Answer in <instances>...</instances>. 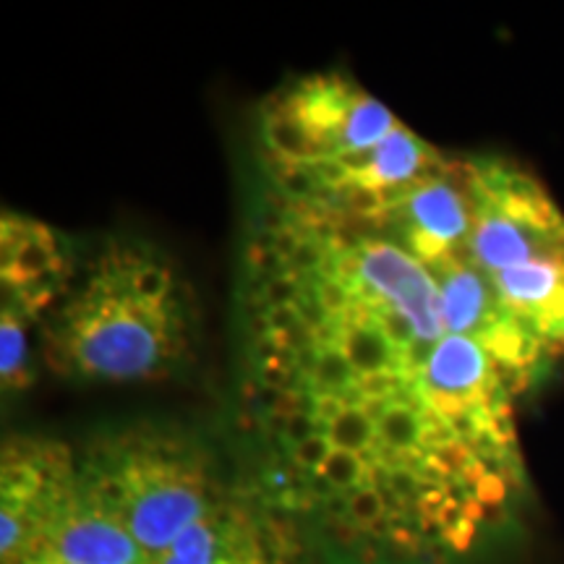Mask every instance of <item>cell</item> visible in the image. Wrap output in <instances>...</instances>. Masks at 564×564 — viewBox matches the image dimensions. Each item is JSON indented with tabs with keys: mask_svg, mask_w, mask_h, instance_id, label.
I'll list each match as a JSON object with an SVG mask.
<instances>
[{
	"mask_svg": "<svg viewBox=\"0 0 564 564\" xmlns=\"http://www.w3.org/2000/svg\"><path fill=\"white\" fill-rule=\"evenodd\" d=\"M358 278L405 314L419 343H440L444 337L442 291L426 267L390 243L364 246L358 257Z\"/></svg>",
	"mask_w": 564,
	"mask_h": 564,
	"instance_id": "obj_1",
	"label": "cell"
},
{
	"mask_svg": "<svg viewBox=\"0 0 564 564\" xmlns=\"http://www.w3.org/2000/svg\"><path fill=\"white\" fill-rule=\"evenodd\" d=\"M79 358L89 371L110 379L144 377L160 358L158 335L129 312L91 322L79 337Z\"/></svg>",
	"mask_w": 564,
	"mask_h": 564,
	"instance_id": "obj_2",
	"label": "cell"
},
{
	"mask_svg": "<svg viewBox=\"0 0 564 564\" xmlns=\"http://www.w3.org/2000/svg\"><path fill=\"white\" fill-rule=\"evenodd\" d=\"M204 502L188 486H160L133 502L129 533L139 546L150 552H165L188 528L202 523Z\"/></svg>",
	"mask_w": 564,
	"mask_h": 564,
	"instance_id": "obj_3",
	"label": "cell"
},
{
	"mask_svg": "<svg viewBox=\"0 0 564 564\" xmlns=\"http://www.w3.org/2000/svg\"><path fill=\"white\" fill-rule=\"evenodd\" d=\"M489 379V361L484 345L465 335H444L429 361L423 366V382L429 392L447 394V398H474Z\"/></svg>",
	"mask_w": 564,
	"mask_h": 564,
	"instance_id": "obj_4",
	"label": "cell"
},
{
	"mask_svg": "<svg viewBox=\"0 0 564 564\" xmlns=\"http://www.w3.org/2000/svg\"><path fill=\"white\" fill-rule=\"evenodd\" d=\"M533 230L544 232V228H539V225L514 220V217L499 207L486 209L474 228L470 251H474L476 262L484 270L505 272L510 267L539 259L535 257L539 241H533Z\"/></svg>",
	"mask_w": 564,
	"mask_h": 564,
	"instance_id": "obj_5",
	"label": "cell"
},
{
	"mask_svg": "<svg viewBox=\"0 0 564 564\" xmlns=\"http://www.w3.org/2000/svg\"><path fill=\"white\" fill-rule=\"evenodd\" d=\"M63 564H141L137 539L110 520H76L58 539Z\"/></svg>",
	"mask_w": 564,
	"mask_h": 564,
	"instance_id": "obj_6",
	"label": "cell"
},
{
	"mask_svg": "<svg viewBox=\"0 0 564 564\" xmlns=\"http://www.w3.org/2000/svg\"><path fill=\"white\" fill-rule=\"evenodd\" d=\"M411 215L419 230L453 246L468 232V209L453 183H426L411 194Z\"/></svg>",
	"mask_w": 564,
	"mask_h": 564,
	"instance_id": "obj_7",
	"label": "cell"
},
{
	"mask_svg": "<svg viewBox=\"0 0 564 564\" xmlns=\"http://www.w3.org/2000/svg\"><path fill=\"white\" fill-rule=\"evenodd\" d=\"M444 329L449 335L474 333L489 319V291L478 272L468 267H455L447 272L442 285Z\"/></svg>",
	"mask_w": 564,
	"mask_h": 564,
	"instance_id": "obj_8",
	"label": "cell"
},
{
	"mask_svg": "<svg viewBox=\"0 0 564 564\" xmlns=\"http://www.w3.org/2000/svg\"><path fill=\"white\" fill-rule=\"evenodd\" d=\"M423 167V150L419 141L413 139L411 131L394 129L392 133L373 147V165L369 175L358 183H369V186H398L413 178Z\"/></svg>",
	"mask_w": 564,
	"mask_h": 564,
	"instance_id": "obj_9",
	"label": "cell"
},
{
	"mask_svg": "<svg viewBox=\"0 0 564 564\" xmlns=\"http://www.w3.org/2000/svg\"><path fill=\"white\" fill-rule=\"evenodd\" d=\"M394 129L398 126H394L392 112L382 102L361 97L345 116L340 141L345 150H373Z\"/></svg>",
	"mask_w": 564,
	"mask_h": 564,
	"instance_id": "obj_10",
	"label": "cell"
},
{
	"mask_svg": "<svg viewBox=\"0 0 564 564\" xmlns=\"http://www.w3.org/2000/svg\"><path fill=\"white\" fill-rule=\"evenodd\" d=\"M390 340L382 335L377 322L369 324H350V329L345 333L343 350L348 356V361L356 373L369 377V373H379L390 366Z\"/></svg>",
	"mask_w": 564,
	"mask_h": 564,
	"instance_id": "obj_11",
	"label": "cell"
},
{
	"mask_svg": "<svg viewBox=\"0 0 564 564\" xmlns=\"http://www.w3.org/2000/svg\"><path fill=\"white\" fill-rule=\"evenodd\" d=\"M267 141L272 144L274 152L291 160H306L314 154V137L312 131L303 126L301 118L291 116H274L267 121Z\"/></svg>",
	"mask_w": 564,
	"mask_h": 564,
	"instance_id": "obj_12",
	"label": "cell"
},
{
	"mask_svg": "<svg viewBox=\"0 0 564 564\" xmlns=\"http://www.w3.org/2000/svg\"><path fill=\"white\" fill-rule=\"evenodd\" d=\"M162 564H215V533L196 523L167 549Z\"/></svg>",
	"mask_w": 564,
	"mask_h": 564,
	"instance_id": "obj_13",
	"label": "cell"
},
{
	"mask_svg": "<svg viewBox=\"0 0 564 564\" xmlns=\"http://www.w3.org/2000/svg\"><path fill=\"white\" fill-rule=\"evenodd\" d=\"M371 419L358 408H345L337 419L329 423V436L335 449H345V453H358L366 444L371 442Z\"/></svg>",
	"mask_w": 564,
	"mask_h": 564,
	"instance_id": "obj_14",
	"label": "cell"
},
{
	"mask_svg": "<svg viewBox=\"0 0 564 564\" xmlns=\"http://www.w3.org/2000/svg\"><path fill=\"white\" fill-rule=\"evenodd\" d=\"M53 264V243L47 238H24L19 243L17 253H13L11 270L3 272L6 278H11L13 282H26L32 278H37Z\"/></svg>",
	"mask_w": 564,
	"mask_h": 564,
	"instance_id": "obj_15",
	"label": "cell"
},
{
	"mask_svg": "<svg viewBox=\"0 0 564 564\" xmlns=\"http://www.w3.org/2000/svg\"><path fill=\"white\" fill-rule=\"evenodd\" d=\"M312 379L322 390H348V387L358 384L356 369H352L348 356L340 348H327L316 356Z\"/></svg>",
	"mask_w": 564,
	"mask_h": 564,
	"instance_id": "obj_16",
	"label": "cell"
},
{
	"mask_svg": "<svg viewBox=\"0 0 564 564\" xmlns=\"http://www.w3.org/2000/svg\"><path fill=\"white\" fill-rule=\"evenodd\" d=\"M421 423L413 411L403 405H394L379 421V436L394 449H408L421 440Z\"/></svg>",
	"mask_w": 564,
	"mask_h": 564,
	"instance_id": "obj_17",
	"label": "cell"
},
{
	"mask_svg": "<svg viewBox=\"0 0 564 564\" xmlns=\"http://www.w3.org/2000/svg\"><path fill=\"white\" fill-rule=\"evenodd\" d=\"M24 352L26 343L19 322L11 314H3V324H0V371H3L6 382L17 379L21 364H24Z\"/></svg>",
	"mask_w": 564,
	"mask_h": 564,
	"instance_id": "obj_18",
	"label": "cell"
},
{
	"mask_svg": "<svg viewBox=\"0 0 564 564\" xmlns=\"http://www.w3.org/2000/svg\"><path fill=\"white\" fill-rule=\"evenodd\" d=\"M361 460H358L356 453H345V449H333L327 457V463L322 465V474L329 484L340 486V489H348V486L358 484L361 478Z\"/></svg>",
	"mask_w": 564,
	"mask_h": 564,
	"instance_id": "obj_19",
	"label": "cell"
},
{
	"mask_svg": "<svg viewBox=\"0 0 564 564\" xmlns=\"http://www.w3.org/2000/svg\"><path fill=\"white\" fill-rule=\"evenodd\" d=\"M377 324H379V329H382V335L390 340L392 348H403V350L411 348L415 329H413L411 319H408L405 314H400L398 308H392V306L382 308L377 316Z\"/></svg>",
	"mask_w": 564,
	"mask_h": 564,
	"instance_id": "obj_20",
	"label": "cell"
},
{
	"mask_svg": "<svg viewBox=\"0 0 564 564\" xmlns=\"http://www.w3.org/2000/svg\"><path fill=\"white\" fill-rule=\"evenodd\" d=\"M167 272L160 267H144V270L133 274V293L139 295V301L144 303H158L167 291Z\"/></svg>",
	"mask_w": 564,
	"mask_h": 564,
	"instance_id": "obj_21",
	"label": "cell"
},
{
	"mask_svg": "<svg viewBox=\"0 0 564 564\" xmlns=\"http://www.w3.org/2000/svg\"><path fill=\"white\" fill-rule=\"evenodd\" d=\"M384 502L373 489H361L352 494L350 499V514L358 520V523H373V520L382 518Z\"/></svg>",
	"mask_w": 564,
	"mask_h": 564,
	"instance_id": "obj_22",
	"label": "cell"
},
{
	"mask_svg": "<svg viewBox=\"0 0 564 564\" xmlns=\"http://www.w3.org/2000/svg\"><path fill=\"white\" fill-rule=\"evenodd\" d=\"M333 449L335 447L329 440H324V436H312V440H306L295 447V460H299L303 468H322Z\"/></svg>",
	"mask_w": 564,
	"mask_h": 564,
	"instance_id": "obj_23",
	"label": "cell"
},
{
	"mask_svg": "<svg viewBox=\"0 0 564 564\" xmlns=\"http://www.w3.org/2000/svg\"><path fill=\"white\" fill-rule=\"evenodd\" d=\"M350 207L358 212V215H379L384 209V196L379 188L369 186V183H358L350 192Z\"/></svg>",
	"mask_w": 564,
	"mask_h": 564,
	"instance_id": "obj_24",
	"label": "cell"
},
{
	"mask_svg": "<svg viewBox=\"0 0 564 564\" xmlns=\"http://www.w3.org/2000/svg\"><path fill=\"white\" fill-rule=\"evenodd\" d=\"M316 295H319V306L324 314H343L348 308V291H345L343 282L322 280Z\"/></svg>",
	"mask_w": 564,
	"mask_h": 564,
	"instance_id": "obj_25",
	"label": "cell"
},
{
	"mask_svg": "<svg viewBox=\"0 0 564 564\" xmlns=\"http://www.w3.org/2000/svg\"><path fill=\"white\" fill-rule=\"evenodd\" d=\"M314 175L319 178L322 183H327V186L333 188H340L345 183L352 181V175L348 167L343 165L340 158H324V160H314Z\"/></svg>",
	"mask_w": 564,
	"mask_h": 564,
	"instance_id": "obj_26",
	"label": "cell"
},
{
	"mask_svg": "<svg viewBox=\"0 0 564 564\" xmlns=\"http://www.w3.org/2000/svg\"><path fill=\"white\" fill-rule=\"evenodd\" d=\"M280 186L282 192H285L288 196H295V199H303V196H312L314 188H316V175L303 171V167H299V171H288L280 175Z\"/></svg>",
	"mask_w": 564,
	"mask_h": 564,
	"instance_id": "obj_27",
	"label": "cell"
},
{
	"mask_svg": "<svg viewBox=\"0 0 564 564\" xmlns=\"http://www.w3.org/2000/svg\"><path fill=\"white\" fill-rule=\"evenodd\" d=\"M316 436V423L308 413H291L285 421V440L295 444H303L306 440H312Z\"/></svg>",
	"mask_w": 564,
	"mask_h": 564,
	"instance_id": "obj_28",
	"label": "cell"
},
{
	"mask_svg": "<svg viewBox=\"0 0 564 564\" xmlns=\"http://www.w3.org/2000/svg\"><path fill=\"white\" fill-rule=\"evenodd\" d=\"M267 301L274 306H293L295 295H299V285L291 278H274L270 285H267Z\"/></svg>",
	"mask_w": 564,
	"mask_h": 564,
	"instance_id": "obj_29",
	"label": "cell"
},
{
	"mask_svg": "<svg viewBox=\"0 0 564 564\" xmlns=\"http://www.w3.org/2000/svg\"><path fill=\"white\" fill-rule=\"evenodd\" d=\"M299 319H301V312L295 306H274L270 308V314H267V322H270V329L274 333H293L295 327H299Z\"/></svg>",
	"mask_w": 564,
	"mask_h": 564,
	"instance_id": "obj_30",
	"label": "cell"
},
{
	"mask_svg": "<svg viewBox=\"0 0 564 564\" xmlns=\"http://www.w3.org/2000/svg\"><path fill=\"white\" fill-rule=\"evenodd\" d=\"M291 264L299 272H312L322 264V249L314 241H301V246L291 257Z\"/></svg>",
	"mask_w": 564,
	"mask_h": 564,
	"instance_id": "obj_31",
	"label": "cell"
},
{
	"mask_svg": "<svg viewBox=\"0 0 564 564\" xmlns=\"http://www.w3.org/2000/svg\"><path fill=\"white\" fill-rule=\"evenodd\" d=\"M413 249L419 251L421 259H429V262H436V259L444 257V251H447V243L436 241L434 236H429V232H423L415 228L413 230Z\"/></svg>",
	"mask_w": 564,
	"mask_h": 564,
	"instance_id": "obj_32",
	"label": "cell"
},
{
	"mask_svg": "<svg viewBox=\"0 0 564 564\" xmlns=\"http://www.w3.org/2000/svg\"><path fill=\"white\" fill-rule=\"evenodd\" d=\"M392 384H394V379L390 377V373L379 371V373H369V377H361L356 387H361V392L369 394L371 400H379L384 392L392 390Z\"/></svg>",
	"mask_w": 564,
	"mask_h": 564,
	"instance_id": "obj_33",
	"label": "cell"
},
{
	"mask_svg": "<svg viewBox=\"0 0 564 564\" xmlns=\"http://www.w3.org/2000/svg\"><path fill=\"white\" fill-rule=\"evenodd\" d=\"M19 535H21L19 520L13 518L11 512H3V514H0V552L9 554L11 549L19 544Z\"/></svg>",
	"mask_w": 564,
	"mask_h": 564,
	"instance_id": "obj_34",
	"label": "cell"
},
{
	"mask_svg": "<svg viewBox=\"0 0 564 564\" xmlns=\"http://www.w3.org/2000/svg\"><path fill=\"white\" fill-rule=\"evenodd\" d=\"M100 497L112 507H121L129 502L131 491H129V486L121 481V478H108V481H102V486H100Z\"/></svg>",
	"mask_w": 564,
	"mask_h": 564,
	"instance_id": "obj_35",
	"label": "cell"
},
{
	"mask_svg": "<svg viewBox=\"0 0 564 564\" xmlns=\"http://www.w3.org/2000/svg\"><path fill=\"white\" fill-rule=\"evenodd\" d=\"M301 246V238L295 236L293 230H280L278 236H274V246L272 249L280 253L282 259H285V262H291V257L295 253V249H299Z\"/></svg>",
	"mask_w": 564,
	"mask_h": 564,
	"instance_id": "obj_36",
	"label": "cell"
},
{
	"mask_svg": "<svg viewBox=\"0 0 564 564\" xmlns=\"http://www.w3.org/2000/svg\"><path fill=\"white\" fill-rule=\"evenodd\" d=\"M343 411H345V408L337 398H319V400H316V413H319L322 419H327L329 423H333Z\"/></svg>",
	"mask_w": 564,
	"mask_h": 564,
	"instance_id": "obj_37",
	"label": "cell"
},
{
	"mask_svg": "<svg viewBox=\"0 0 564 564\" xmlns=\"http://www.w3.org/2000/svg\"><path fill=\"white\" fill-rule=\"evenodd\" d=\"M390 486H392V491H398L400 497H405V494L413 491L415 478L408 474V470H394V474L390 476Z\"/></svg>",
	"mask_w": 564,
	"mask_h": 564,
	"instance_id": "obj_38",
	"label": "cell"
},
{
	"mask_svg": "<svg viewBox=\"0 0 564 564\" xmlns=\"http://www.w3.org/2000/svg\"><path fill=\"white\" fill-rule=\"evenodd\" d=\"M262 379H264V387H272V390H280L282 384H285V369L278 364H267L264 371H262Z\"/></svg>",
	"mask_w": 564,
	"mask_h": 564,
	"instance_id": "obj_39",
	"label": "cell"
},
{
	"mask_svg": "<svg viewBox=\"0 0 564 564\" xmlns=\"http://www.w3.org/2000/svg\"><path fill=\"white\" fill-rule=\"evenodd\" d=\"M282 262H285V259H282L278 251L267 249V251H262V257H259L257 264H259V270H262V272H280Z\"/></svg>",
	"mask_w": 564,
	"mask_h": 564,
	"instance_id": "obj_40",
	"label": "cell"
}]
</instances>
